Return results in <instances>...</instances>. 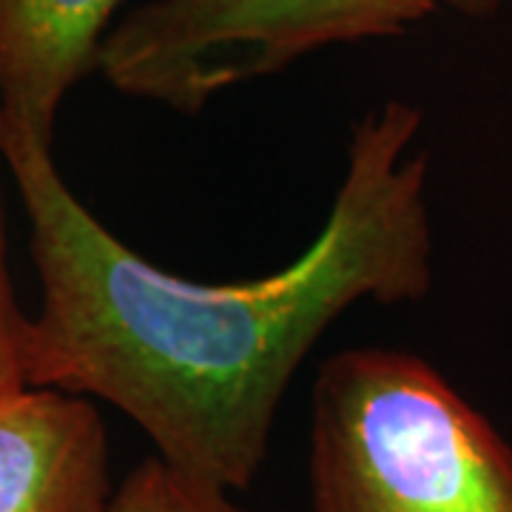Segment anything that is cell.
Wrapping results in <instances>:
<instances>
[{
  "instance_id": "1",
  "label": "cell",
  "mask_w": 512,
  "mask_h": 512,
  "mask_svg": "<svg viewBox=\"0 0 512 512\" xmlns=\"http://www.w3.org/2000/svg\"><path fill=\"white\" fill-rule=\"evenodd\" d=\"M421 111L387 100L353 126L345 180L319 237L288 268L205 285L114 237L57 171L52 146L0 114V160L29 222L43 302L26 384L117 407L157 456L248 490L276 410L313 345L359 302H419L433 285Z\"/></svg>"
},
{
  "instance_id": "2",
  "label": "cell",
  "mask_w": 512,
  "mask_h": 512,
  "mask_svg": "<svg viewBox=\"0 0 512 512\" xmlns=\"http://www.w3.org/2000/svg\"><path fill=\"white\" fill-rule=\"evenodd\" d=\"M313 512H512V447L430 362L356 348L319 367Z\"/></svg>"
},
{
  "instance_id": "3",
  "label": "cell",
  "mask_w": 512,
  "mask_h": 512,
  "mask_svg": "<svg viewBox=\"0 0 512 512\" xmlns=\"http://www.w3.org/2000/svg\"><path fill=\"white\" fill-rule=\"evenodd\" d=\"M441 0H151L103 37L111 89L197 117L217 94L333 43L393 37Z\"/></svg>"
},
{
  "instance_id": "4",
  "label": "cell",
  "mask_w": 512,
  "mask_h": 512,
  "mask_svg": "<svg viewBox=\"0 0 512 512\" xmlns=\"http://www.w3.org/2000/svg\"><path fill=\"white\" fill-rule=\"evenodd\" d=\"M109 430L97 404L57 387L0 396V512H106Z\"/></svg>"
},
{
  "instance_id": "5",
  "label": "cell",
  "mask_w": 512,
  "mask_h": 512,
  "mask_svg": "<svg viewBox=\"0 0 512 512\" xmlns=\"http://www.w3.org/2000/svg\"><path fill=\"white\" fill-rule=\"evenodd\" d=\"M123 0H0V114L55 146L66 94L97 72Z\"/></svg>"
},
{
  "instance_id": "6",
  "label": "cell",
  "mask_w": 512,
  "mask_h": 512,
  "mask_svg": "<svg viewBox=\"0 0 512 512\" xmlns=\"http://www.w3.org/2000/svg\"><path fill=\"white\" fill-rule=\"evenodd\" d=\"M106 512H256L239 507L231 490L191 476L165 458L140 461L114 490Z\"/></svg>"
},
{
  "instance_id": "7",
  "label": "cell",
  "mask_w": 512,
  "mask_h": 512,
  "mask_svg": "<svg viewBox=\"0 0 512 512\" xmlns=\"http://www.w3.org/2000/svg\"><path fill=\"white\" fill-rule=\"evenodd\" d=\"M3 163V160H0ZM29 319L20 308L15 276L9 265V222L6 191L0 174V396L26 387V330Z\"/></svg>"
},
{
  "instance_id": "8",
  "label": "cell",
  "mask_w": 512,
  "mask_h": 512,
  "mask_svg": "<svg viewBox=\"0 0 512 512\" xmlns=\"http://www.w3.org/2000/svg\"><path fill=\"white\" fill-rule=\"evenodd\" d=\"M444 6H450V9H456L458 15H464V18H493L495 12H498V6H501V0H441Z\"/></svg>"
}]
</instances>
